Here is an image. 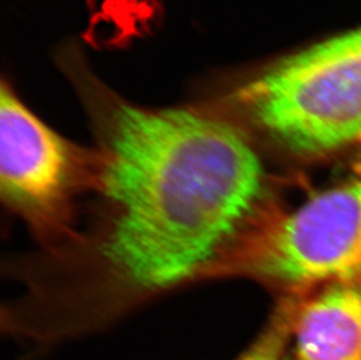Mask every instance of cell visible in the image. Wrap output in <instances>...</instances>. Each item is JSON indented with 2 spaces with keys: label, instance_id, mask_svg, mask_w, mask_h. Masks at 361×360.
<instances>
[{
  "label": "cell",
  "instance_id": "cell-1",
  "mask_svg": "<svg viewBox=\"0 0 361 360\" xmlns=\"http://www.w3.org/2000/svg\"><path fill=\"white\" fill-rule=\"evenodd\" d=\"M78 78L103 157L90 217L65 245L10 267L23 292L5 311L8 329L44 347L209 281L262 206V164L231 119L209 107L137 106Z\"/></svg>",
  "mask_w": 361,
  "mask_h": 360
},
{
  "label": "cell",
  "instance_id": "cell-2",
  "mask_svg": "<svg viewBox=\"0 0 361 360\" xmlns=\"http://www.w3.org/2000/svg\"><path fill=\"white\" fill-rule=\"evenodd\" d=\"M232 100L297 152L321 155L355 143L361 138V30L293 55Z\"/></svg>",
  "mask_w": 361,
  "mask_h": 360
},
{
  "label": "cell",
  "instance_id": "cell-3",
  "mask_svg": "<svg viewBox=\"0 0 361 360\" xmlns=\"http://www.w3.org/2000/svg\"><path fill=\"white\" fill-rule=\"evenodd\" d=\"M249 277L288 287L361 281V177L290 213L257 210L212 280Z\"/></svg>",
  "mask_w": 361,
  "mask_h": 360
},
{
  "label": "cell",
  "instance_id": "cell-4",
  "mask_svg": "<svg viewBox=\"0 0 361 360\" xmlns=\"http://www.w3.org/2000/svg\"><path fill=\"white\" fill-rule=\"evenodd\" d=\"M97 146L68 140L44 123L3 82L0 92V197L27 228L39 251L74 238L83 200L102 176Z\"/></svg>",
  "mask_w": 361,
  "mask_h": 360
},
{
  "label": "cell",
  "instance_id": "cell-5",
  "mask_svg": "<svg viewBox=\"0 0 361 360\" xmlns=\"http://www.w3.org/2000/svg\"><path fill=\"white\" fill-rule=\"evenodd\" d=\"M297 360H361V281L334 283L297 310Z\"/></svg>",
  "mask_w": 361,
  "mask_h": 360
},
{
  "label": "cell",
  "instance_id": "cell-6",
  "mask_svg": "<svg viewBox=\"0 0 361 360\" xmlns=\"http://www.w3.org/2000/svg\"><path fill=\"white\" fill-rule=\"evenodd\" d=\"M297 310L293 301L282 303L259 336L234 360H286Z\"/></svg>",
  "mask_w": 361,
  "mask_h": 360
}]
</instances>
